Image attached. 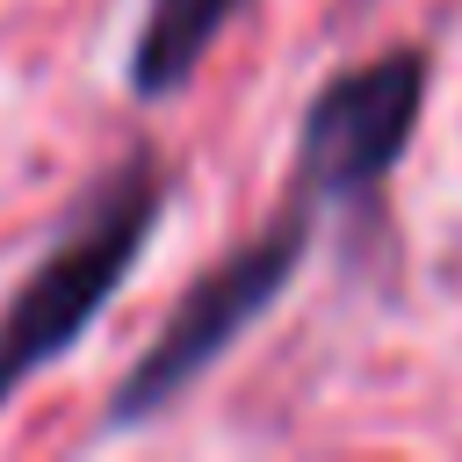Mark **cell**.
Instances as JSON below:
<instances>
[{
  "mask_svg": "<svg viewBox=\"0 0 462 462\" xmlns=\"http://www.w3.org/2000/svg\"><path fill=\"white\" fill-rule=\"evenodd\" d=\"M310 231H318V209L296 195L260 238H245V245H231L217 267H202V274L180 289V303L166 310L159 339L137 354V368L108 390L101 433L144 426V419H159L166 404H180V397L238 346V332L296 282V267H303V253H310Z\"/></svg>",
  "mask_w": 462,
  "mask_h": 462,
  "instance_id": "2",
  "label": "cell"
},
{
  "mask_svg": "<svg viewBox=\"0 0 462 462\" xmlns=\"http://www.w3.org/2000/svg\"><path fill=\"white\" fill-rule=\"evenodd\" d=\"M238 14H245V0H152L137 36H130V72H123L130 94L137 101H173Z\"/></svg>",
  "mask_w": 462,
  "mask_h": 462,
  "instance_id": "4",
  "label": "cell"
},
{
  "mask_svg": "<svg viewBox=\"0 0 462 462\" xmlns=\"http://www.w3.org/2000/svg\"><path fill=\"white\" fill-rule=\"evenodd\" d=\"M166 159L159 144H130L116 159V173H101L79 209L65 217V231L43 245V260L22 274V289L0 310V404L43 375L51 361L72 354V339L116 303V289L130 282V267L144 260L159 217H166Z\"/></svg>",
  "mask_w": 462,
  "mask_h": 462,
  "instance_id": "1",
  "label": "cell"
},
{
  "mask_svg": "<svg viewBox=\"0 0 462 462\" xmlns=\"http://www.w3.org/2000/svg\"><path fill=\"white\" fill-rule=\"evenodd\" d=\"M426 108V51H390L332 72L296 123V195L310 209H368Z\"/></svg>",
  "mask_w": 462,
  "mask_h": 462,
  "instance_id": "3",
  "label": "cell"
}]
</instances>
